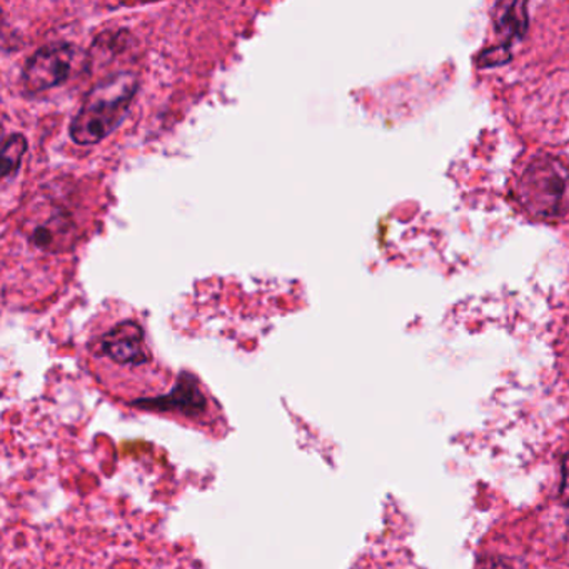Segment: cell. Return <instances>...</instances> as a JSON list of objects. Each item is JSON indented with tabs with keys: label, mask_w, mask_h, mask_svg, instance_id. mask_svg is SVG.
Listing matches in <instances>:
<instances>
[{
	"label": "cell",
	"mask_w": 569,
	"mask_h": 569,
	"mask_svg": "<svg viewBox=\"0 0 569 569\" xmlns=\"http://www.w3.org/2000/svg\"><path fill=\"white\" fill-rule=\"evenodd\" d=\"M132 72H114L99 81L82 101L71 122V138L79 146H96L119 128L138 94Z\"/></svg>",
	"instance_id": "1"
},
{
	"label": "cell",
	"mask_w": 569,
	"mask_h": 569,
	"mask_svg": "<svg viewBox=\"0 0 569 569\" xmlns=\"http://www.w3.org/2000/svg\"><path fill=\"white\" fill-rule=\"evenodd\" d=\"M519 199L539 219L565 218L569 212V164L552 156L532 159L519 179Z\"/></svg>",
	"instance_id": "2"
},
{
	"label": "cell",
	"mask_w": 569,
	"mask_h": 569,
	"mask_svg": "<svg viewBox=\"0 0 569 569\" xmlns=\"http://www.w3.org/2000/svg\"><path fill=\"white\" fill-rule=\"evenodd\" d=\"M78 49L69 42H54L39 49L22 71V86L29 94H41L64 84L74 69Z\"/></svg>",
	"instance_id": "3"
},
{
	"label": "cell",
	"mask_w": 569,
	"mask_h": 569,
	"mask_svg": "<svg viewBox=\"0 0 569 569\" xmlns=\"http://www.w3.org/2000/svg\"><path fill=\"white\" fill-rule=\"evenodd\" d=\"M102 355L118 365H144L149 361L144 331L134 321H124L106 332L101 339Z\"/></svg>",
	"instance_id": "4"
},
{
	"label": "cell",
	"mask_w": 569,
	"mask_h": 569,
	"mask_svg": "<svg viewBox=\"0 0 569 569\" xmlns=\"http://www.w3.org/2000/svg\"><path fill=\"white\" fill-rule=\"evenodd\" d=\"M496 34L501 44L509 48L512 41H521L529 28L528 4L525 0H505L498 2L492 12Z\"/></svg>",
	"instance_id": "5"
},
{
	"label": "cell",
	"mask_w": 569,
	"mask_h": 569,
	"mask_svg": "<svg viewBox=\"0 0 569 569\" xmlns=\"http://www.w3.org/2000/svg\"><path fill=\"white\" fill-rule=\"evenodd\" d=\"M74 228V222L64 212L52 216L51 219L32 229V244L42 251H64L69 248L68 242Z\"/></svg>",
	"instance_id": "6"
},
{
	"label": "cell",
	"mask_w": 569,
	"mask_h": 569,
	"mask_svg": "<svg viewBox=\"0 0 569 569\" xmlns=\"http://www.w3.org/2000/svg\"><path fill=\"white\" fill-rule=\"evenodd\" d=\"M28 152V141L22 134H11L2 144V164H0V176L2 179L11 178L21 168L22 159Z\"/></svg>",
	"instance_id": "7"
},
{
	"label": "cell",
	"mask_w": 569,
	"mask_h": 569,
	"mask_svg": "<svg viewBox=\"0 0 569 569\" xmlns=\"http://www.w3.org/2000/svg\"><path fill=\"white\" fill-rule=\"evenodd\" d=\"M512 54L506 46H492V48L485 49L481 54L476 59V64L481 69L498 68V66L508 64L511 61Z\"/></svg>",
	"instance_id": "8"
},
{
	"label": "cell",
	"mask_w": 569,
	"mask_h": 569,
	"mask_svg": "<svg viewBox=\"0 0 569 569\" xmlns=\"http://www.w3.org/2000/svg\"><path fill=\"white\" fill-rule=\"evenodd\" d=\"M559 499L569 508V452L561 459V486H559Z\"/></svg>",
	"instance_id": "9"
}]
</instances>
